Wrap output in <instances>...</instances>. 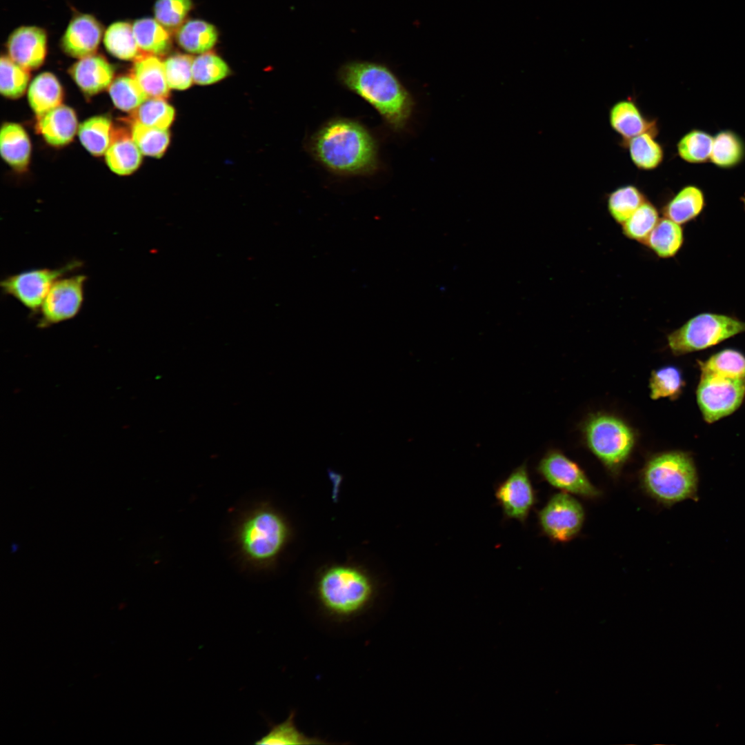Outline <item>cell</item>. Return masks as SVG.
<instances>
[{
  "mask_svg": "<svg viewBox=\"0 0 745 745\" xmlns=\"http://www.w3.org/2000/svg\"><path fill=\"white\" fill-rule=\"evenodd\" d=\"M341 83L370 104L394 129L403 128L413 109L411 95L386 65L351 61L339 70Z\"/></svg>",
  "mask_w": 745,
  "mask_h": 745,
  "instance_id": "obj_1",
  "label": "cell"
},
{
  "mask_svg": "<svg viewBox=\"0 0 745 745\" xmlns=\"http://www.w3.org/2000/svg\"><path fill=\"white\" fill-rule=\"evenodd\" d=\"M310 147L315 159L336 173H369L377 164L373 137L362 125L350 119L327 122L313 135Z\"/></svg>",
  "mask_w": 745,
  "mask_h": 745,
  "instance_id": "obj_2",
  "label": "cell"
},
{
  "mask_svg": "<svg viewBox=\"0 0 745 745\" xmlns=\"http://www.w3.org/2000/svg\"><path fill=\"white\" fill-rule=\"evenodd\" d=\"M376 591L370 575L350 564L326 568L319 575L315 586L321 611L337 622L351 620L366 612L372 604Z\"/></svg>",
  "mask_w": 745,
  "mask_h": 745,
  "instance_id": "obj_3",
  "label": "cell"
},
{
  "mask_svg": "<svg viewBox=\"0 0 745 745\" xmlns=\"http://www.w3.org/2000/svg\"><path fill=\"white\" fill-rule=\"evenodd\" d=\"M640 481L646 494L667 507L687 499L698 500V474L692 456L686 452L653 455L643 468Z\"/></svg>",
  "mask_w": 745,
  "mask_h": 745,
  "instance_id": "obj_4",
  "label": "cell"
},
{
  "mask_svg": "<svg viewBox=\"0 0 745 745\" xmlns=\"http://www.w3.org/2000/svg\"><path fill=\"white\" fill-rule=\"evenodd\" d=\"M236 541L243 558L257 567L273 564L287 544L290 528L275 508L262 504L247 513L236 530Z\"/></svg>",
  "mask_w": 745,
  "mask_h": 745,
  "instance_id": "obj_5",
  "label": "cell"
},
{
  "mask_svg": "<svg viewBox=\"0 0 745 745\" xmlns=\"http://www.w3.org/2000/svg\"><path fill=\"white\" fill-rule=\"evenodd\" d=\"M745 332V321L734 316L713 312L698 314L667 336L677 355L702 350Z\"/></svg>",
  "mask_w": 745,
  "mask_h": 745,
  "instance_id": "obj_6",
  "label": "cell"
},
{
  "mask_svg": "<svg viewBox=\"0 0 745 745\" xmlns=\"http://www.w3.org/2000/svg\"><path fill=\"white\" fill-rule=\"evenodd\" d=\"M585 437L591 452L614 474L627 461L635 444L630 426L610 415L592 417L586 424Z\"/></svg>",
  "mask_w": 745,
  "mask_h": 745,
  "instance_id": "obj_7",
  "label": "cell"
},
{
  "mask_svg": "<svg viewBox=\"0 0 745 745\" xmlns=\"http://www.w3.org/2000/svg\"><path fill=\"white\" fill-rule=\"evenodd\" d=\"M697 402L704 419L713 423L734 413L745 397V379L701 374Z\"/></svg>",
  "mask_w": 745,
  "mask_h": 745,
  "instance_id": "obj_8",
  "label": "cell"
},
{
  "mask_svg": "<svg viewBox=\"0 0 745 745\" xmlns=\"http://www.w3.org/2000/svg\"><path fill=\"white\" fill-rule=\"evenodd\" d=\"M81 264L74 261L58 268L28 270L6 277L1 281V287L5 294L17 299L32 312H37L52 284Z\"/></svg>",
  "mask_w": 745,
  "mask_h": 745,
  "instance_id": "obj_9",
  "label": "cell"
},
{
  "mask_svg": "<svg viewBox=\"0 0 745 745\" xmlns=\"http://www.w3.org/2000/svg\"><path fill=\"white\" fill-rule=\"evenodd\" d=\"M544 533L551 540L566 542L580 532L585 519L582 504L573 495L560 492L553 495L539 512Z\"/></svg>",
  "mask_w": 745,
  "mask_h": 745,
  "instance_id": "obj_10",
  "label": "cell"
},
{
  "mask_svg": "<svg viewBox=\"0 0 745 745\" xmlns=\"http://www.w3.org/2000/svg\"><path fill=\"white\" fill-rule=\"evenodd\" d=\"M539 475L552 486L561 491L594 499L601 490L589 480L577 464L557 450L548 451L537 466Z\"/></svg>",
  "mask_w": 745,
  "mask_h": 745,
  "instance_id": "obj_11",
  "label": "cell"
},
{
  "mask_svg": "<svg viewBox=\"0 0 745 745\" xmlns=\"http://www.w3.org/2000/svg\"><path fill=\"white\" fill-rule=\"evenodd\" d=\"M86 280V277L83 275L58 279L41 306L37 326L46 328L77 315L83 304Z\"/></svg>",
  "mask_w": 745,
  "mask_h": 745,
  "instance_id": "obj_12",
  "label": "cell"
},
{
  "mask_svg": "<svg viewBox=\"0 0 745 745\" xmlns=\"http://www.w3.org/2000/svg\"><path fill=\"white\" fill-rule=\"evenodd\" d=\"M495 496L508 518L525 522L535 502V495L526 464L515 468L499 485Z\"/></svg>",
  "mask_w": 745,
  "mask_h": 745,
  "instance_id": "obj_13",
  "label": "cell"
},
{
  "mask_svg": "<svg viewBox=\"0 0 745 745\" xmlns=\"http://www.w3.org/2000/svg\"><path fill=\"white\" fill-rule=\"evenodd\" d=\"M8 57L30 70L40 67L47 53V34L37 26H25L16 28L7 41Z\"/></svg>",
  "mask_w": 745,
  "mask_h": 745,
  "instance_id": "obj_14",
  "label": "cell"
},
{
  "mask_svg": "<svg viewBox=\"0 0 745 745\" xmlns=\"http://www.w3.org/2000/svg\"><path fill=\"white\" fill-rule=\"evenodd\" d=\"M102 27L95 17L79 14L70 21L61 37L62 50L69 56L81 59L95 54L102 37Z\"/></svg>",
  "mask_w": 745,
  "mask_h": 745,
  "instance_id": "obj_15",
  "label": "cell"
},
{
  "mask_svg": "<svg viewBox=\"0 0 745 745\" xmlns=\"http://www.w3.org/2000/svg\"><path fill=\"white\" fill-rule=\"evenodd\" d=\"M69 72L79 88L88 95L109 88L114 78L112 65L103 56L95 54L79 59Z\"/></svg>",
  "mask_w": 745,
  "mask_h": 745,
  "instance_id": "obj_16",
  "label": "cell"
},
{
  "mask_svg": "<svg viewBox=\"0 0 745 745\" xmlns=\"http://www.w3.org/2000/svg\"><path fill=\"white\" fill-rule=\"evenodd\" d=\"M608 119L612 129L622 137L624 145L644 132L657 134L656 120L646 118L632 100H620L613 104Z\"/></svg>",
  "mask_w": 745,
  "mask_h": 745,
  "instance_id": "obj_17",
  "label": "cell"
},
{
  "mask_svg": "<svg viewBox=\"0 0 745 745\" xmlns=\"http://www.w3.org/2000/svg\"><path fill=\"white\" fill-rule=\"evenodd\" d=\"M77 128L74 111L63 104L37 117V132L48 143L53 146L69 143L73 139Z\"/></svg>",
  "mask_w": 745,
  "mask_h": 745,
  "instance_id": "obj_18",
  "label": "cell"
},
{
  "mask_svg": "<svg viewBox=\"0 0 745 745\" xmlns=\"http://www.w3.org/2000/svg\"><path fill=\"white\" fill-rule=\"evenodd\" d=\"M142 153L124 129H114L110 146L105 154L109 168L119 175H128L140 166Z\"/></svg>",
  "mask_w": 745,
  "mask_h": 745,
  "instance_id": "obj_19",
  "label": "cell"
},
{
  "mask_svg": "<svg viewBox=\"0 0 745 745\" xmlns=\"http://www.w3.org/2000/svg\"><path fill=\"white\" fill-rule=\"evenodd\" d=\"M131 75L148 98L165 99L169 95L164 63L156 55H140L134 62Z\"/></svg>",
  "mask_w": 745,
  "mask_h": 745,
  "instance_id": "obj_20",
  "label": "cell"
},
{
  "mask_svg": "<svg viewBox=\"0 0 745 745\" xmlns=\"http://www.w3.org/2000/svg\"><path fill=\"white\" fill-rule=\"evenodd\" d=\"M706 199L703 191L697 186L688 185L682 188L663 206L664 217L680 224L695 219L703 211Z\"/></svg>",
  "mask_w": 745,
  "mask_h": 745,
  "instance_id": "obj_21",
  "label": "cell"
},
{
  "mask_svg": "<svg viewBox=\"0 0 745 745\" xmlns=\"http://www.w3.org/2000/svg\"><path fill=\"white\" fill-rule=\"evenodd\" d=\"M0 151L2 158L12 168L23 170L28 165L31 144L30 139L18 123H5L1 129Z\"/></svg>",
  "mask_w": 745,
  "mask_h": 745,
  "instance_id": "obj_22",
  "label": "cell"
},
{
  "mask_svg": "<svg viewBox=\"0 0 745 745\" xmlns=\"http://www.w3.org/2000/svg\"><path fill=\"white\" fill-rule=\"evenodd\" d=\"M219 32L212 23L201 19L184 22L176 33V41L184 50L190 53L208 52L217 43Z\"/></svg>",
  "mask_w": 745,
  "mask_h": 745,
  "instance_id": "obj_23",
  "label": "cell"
},
{
  "mask_svg": "<svg viewBox=\"0 0 745 745\" xmlns=\"http://www.w3.org/2000/svg\"><path fill=\"white\" fill-rule=\"evenodd\" d=\"M684 243L682 225L663 217L652 230L644 245L661 259L674 257Z\"/></svg>",
  "mask_w": 745,
  "mask_h": 745,
  "instance_id": "obj_24",
  "label": "cell"
},
{
  "mask_svg": "<svg viewBox=\"0 0 745 745\" xmlns=\"http://www.w3.org/2000/svg\"><path fill=\"white\" fill-rule=\"evenodd\" d=\"M63 98V88L51 72L39 74L29 86L28 102L37 117L61 105Z\"/></svg>",
  "mask_w": 745,
  "mask_h": 745,
  "instance_id": "obj_25",
  "label": "cell"
},
{
  "mask_svg": "<svg viewBox=\"0 0 745 745\" xmlns=\"http://www.w3.org/2000/svg\"><path fill=\"white\" fill-rule=\"evenodd\" d=\"M132 30L140 51L158 55L166 53L170 48L172 42L168 30L155 19H137Z\"/></svg>",
  "mask_w": 745,
  "mask_h": 745,
  "instance_id": "obj_26",
  "label": "cell"
},
{
  "mask_svg": "<svg viewBox=\"0 0 745 745\" xmlns=\"http://www.w3.org/2000/svg\"><path fill=\"white\" fill-rule=\"evenodd\" d=\"M113 128L106 116L92 117L79 127L78 135L83 147L94 156L106 154L112 140Z\"/></svg>",
  "mask_w": 745,
  "mask_h": 745,
  "instance_id": "obj_27",
  "label": "cell"
},
{
  "mask_svg": "<svg viewBox=\"0 0 745 745\" xmlns=\"http://www.w3.org/2000/svg\"><path fill=\"white\" fill-rule=\"evenodd\" d=\"M745 157V145L739 136L730 130H724L713 137L710 161L721 168L739 165Z\"/></svg>",
  "mask_w": 745,
  "mask_h": 745,
  "instance_id": "obj_28",
  "label": "cell"
},
{
  "mask_svg": "<svg viewBox=\"0 0 745 745\" xmlns=\"http://www.w3.org/2000/svg\"><path fill=\"white\" fill-rule=\"evenodd\" d=\"M103 43L107 51L119 59L135 60L140 56L132 25L128 22L117 21L110 24L105 32Z\"/></svg>",
  "mask_w": 745,
  "mask_h": 745,
  "instance_id": "obj_29",
  "label": "cell"
},
{
  "mask_svg": "<svg viewBox=\"0 0 745 745\" xmlns=\"http://www.w3.org/2000/svg\"><path fill=\"white\" fill-rule=\"evenodd\" d=\"M655 137L653 133L644 132L624 144L628 149L632 162L638 169L653 170L662 163L664 150Z\"/></svg>",
  "mask_w": 745,
  "mask_h": 745,
  "instance_id": "obj_30",
  "label": "cell"
},
{
  "mask_svg": "<svg viewBox=\"0 0 745 745\" xmlns=\"http://www.w3.org/2000/svg\"><path fill=\"white\" fill-rule=\"evenodd\" d=\"M295 711H292L284 722L270 724L268 733L255 744L260 745H309L329 744L322 739L309 737L296 726Z\"/></svg>",
  "mask_w": 745,
  "mask_h": 745,
  "instance_id": "obj_31",
  "label": "cell"
},
{
  "mask_svg": "<svg viewBox=\"0 0 745 745\" xmlns=\"http://www.w3.org/2000/svg\"><path fill=\"white\" fill-rule=\"evenodd\" d=\"M701 374L722 377L745 379V356L739 350L727 348L711 356L699 364Z\"/></svg>",
  "mask_w": 745,
  "mask_h": 745,
  "instance_id": "obj_32",
  "label": "cell"
},
{
  "mask_svg": "<svg viewBox=\"0 0 745 745\" xmlns=\"http://www.w3.org/2000/svg\"><path fill=\"white\" fill-rule=\"evenodd\" d=\"M647 200L637 186L628 184L619 186L607 196V209L612 219L618 224L624 223Z\"/></svg>",
  "mask_w": 745,
  "mask_h": 745,
  "instance_id": "obj_33",
  "label": "cell"
},
{
  "mask_svg": "<svg viewBox=\"0 0 745 745\" xmlns=\"http://www.w3.org/2000/svg\"><path fill=\"white\" fill-rule=\"evenodd\" d=\"M656 206L648 199L622 226L624 237L644 245L659 220Z\"/></svg>",
  "mask_w": 745,
  "mask_h": 745,
  "instance_id": "obj_34",
  "label": "cell"
},
{
  "mask_svg": "<svg viewBox=\"0 0 745 745\" xmlns=\"http://www.w3.org/2000/svg\"><path fill=\"white\" fill-rule=\"evenodd\" d=\"M108 88L114 105L124 112H132L148 98L131 74L118 77Z\"/></svg>",
  "mask_w": 745,
  "mask_h": 745,
  "instance_id": "obj_35",
  "label": "cell"
},
{
  "mask_svg": "<svg viewBox=\"0 0 745 745\" xmlns=\"http://www.w3.org/2000/svg\"><path fill=\"white\" fill-rule=\"evenodd\" d=\"M131 116V121L167 130L175 117V110L164 99L148 98Z\"/></svg>",
  "mask_w": 745,
  "mask_h": 745,
  "instance_id": "obj_36",
  "label": "cell"
},
{
  "mask_svg": "<svg viewBox=\"0 0 745 745\" xmlns=\"http://www.w3.org/2000/svg\"><path fill=\"white\" fill-rule=\"evenodd\" d=\"M713 137L707 132L694 129L686 133L678 141L677 150L679 157L691 163H701L710 160Z\"/></svg>",
  "mask_w": 745,
  "mask_h": 745,
  "instance_id": "obj_37",
  "label": "cell"
},
{
  "mask_svg": "<svg viewBox=\"0 0 745 745\" xmlns=\"http://www.w3.org/2000/svg\"><path fill=\"white\" fill-rule=\"evenodd\" d=\"M131 136L141 152L146 156L160 158L170 143L168 130H163L131 121Z\"/></svg>",
  "mask_w": 745,
  "mask_h": 745,
  "instance_id": "obj_38",
  "label": "cell"
},
{
  "mask_svg": "<svg viewBox=\"0 0 745 745\" xmlns=\"http://www.w3.org/2000/svg\"><path fill=\"white\" fill-rule=\"evenodd\" d=\"M684 386L680 370L674 366H666L652 372L649 381L650 397L653 399L679 397Z\"/></svg>",
  "mask_w": 745,
  "mask_h": 745,
  "instance_id": "obj_39",
  "label": "cell"
},
{
  "mask_svg": "<svg viewBox=\"0 0 745 745\" xmlns=\"http://www.w3.org/2000/svg\"><path fill=\"white\" fill-rule=\"evenodd\" d=\"M30 80L29 70L23 68L8 56H1L0 61V91L10 99L22 96Z\"/></svg>",
  "mask_w": 745,
  "mask_h": 745,
  "instance_id": "obj_40",
  "label": "cell"
},
{
  "mask_svg": "<svg viewBox=\"0 0 745 745\" xmlns=\"http://www.w3.org/2000/svg\"><path fill=\"white\" fill-rule=\"evenodd\" d=\"M230 73L226 61L212 52L201 54L193 59V81L199 85H210L218 82Z\"/></svg>",
  "mask_w": 745,
  "mask_h": 745,
  "instance_id": "obj_41",
  "label": "cell"
},
{
  "mask_svg": "<svg viewBox=\"0 0 745 745\" xmlns=\"http://www.w3.org/2000/svg\"><path fill=\"white\" fill-rule=\"evenodd\" d=\"M193 8L192 0H157L155 19L166 29L179 28Z\"/></svg>",
  "mask_w": 745,
  "mask_h": 745,
  "instance_id": "obj_42",
  "label": "cell"
},
{
  "mask_svg": "<svg viewBox=\"0 0 745 745\" xmlns=\"http://www.w3.org/2000/svg\"><path fill=\"white\" fill-rule=\"evenodd\" d=\"M193 58L188 54H175L163 62L167 82L170 88L186 90L193 81Z\"/></svg>",
  "mask_w": 745,
  "mask_h": 745,
  "instance_id": "obj_43",
  "label": "cell"
},
{
  "mask_svg": "<svg viewBox=\"0 0 745 745\" xmlns=\"http://www.w3.org/2000/svg\"><path fill=\"white\" fill-rule=\"evenodd\" d=\"M17 549V544H12V551L14 552Z\"/></svg>",
  "mask_w": 745,
  "mask_h": 745,
  "instance_id": "obj_44",
  "label": "cell"
}]
</instances>
